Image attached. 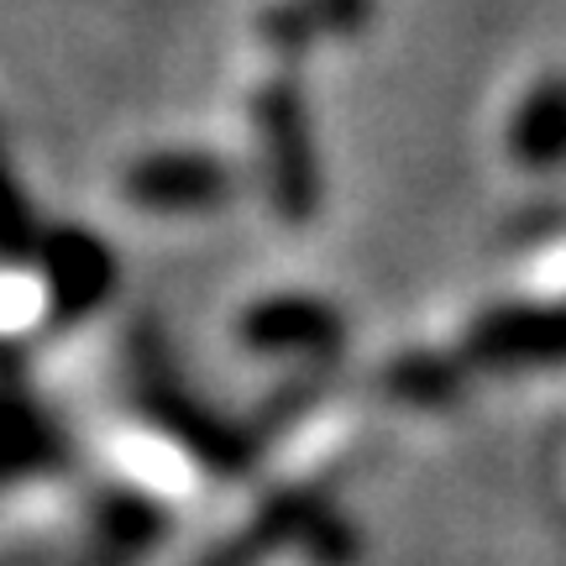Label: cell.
<instances>
[{
    "instance_id": "6da1fadb",
    "label": "cell",
    "mask_w": 566,
    "mask_h": 566,
    "mask_svg": "<svg viewBox=\"0 0 566 566\" xmlns=\"http://www.w3.org/2000/svg\"><path fill=\"white\" fill-rule=\"evenodd\" d=\"M132 195L147 205H205L221 195V174L200 158H153L132 174Z\"/></svg>"
}]
</instances>
